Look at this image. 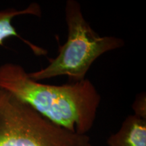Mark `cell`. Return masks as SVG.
Wrapping results in <instances>:
<instances>
[{
	"instance_id": "cell-1",
	"label": "cell",
	"mask_w": 146,
	"mask_h": 146,
	"mask_svg": "<svg viewBox=\"0 0 146 146\" xmlns=\"http://www.w3.org/2000/svg\"><path fill=\"white\" fill-rule=\"evenodd\" d=\"M0 87L27 103L55 125L79 135L92 129L101 96L92 82L52 85L36 81L21 65L0 66Z\"/></svg>"
},
{
	"instance_id": "cell-2",
	"label": "cell",
	"mask_w": 146,
	"mask_h": 146,
	"mask_svg": "<svg viewBox=\"0 0 146 146\" xmlns=\"http://www.w3.org/2000/svg\"><path fill=\"white\" fill-rule=\"evenodd\" d=\"M68 29L66 41L45 68L28 73L36 81L67 76L73 82L84 80L91 65L102 55L121 48L125 41L114 36H100L91 28L82 12L81 4L68 0L65 6Z\"/></svg>"
},
{
	"instance_id": "cell-3",
	"label": "cell",
	"mask_w": 146,
	"mask_h": 146,
	"mask_svg": "<svg viewBox=\"0 0 146 146\" xmlns=\"http://www.w3.org/2000/svg\"><path fill=\"white\" fill-rule=\"evenodd\" d=\"M0 146H91L87 135L70 132L0 87Z\"/></svg>"
},
{
	"instance_id": "cell-4",
	"label": "cell",
	"mask_w": 146,
	"mask_h": 146,
	"mask_svg": "<svg viewBox=\"0 0 146 146\" xmlns=\"http://www.w3.org/2000/svg\"><path fill=\"white\" fill-rule=\"evenodd\" d=\"M108 146H146V119L129 115L117 132L107 140Z\"/></svg>"
},
{
	"instance_id": "cell-5",
	"label": "cell",
	"mask_w": 146,
	"mask_h": 146,
	"mask_svg": "<svg viewBox=\"0 0 146 146\" xmlns=\"http://www.w3.org/2000/svg\"><path fill=\"white\" fill-rule=\"evenodd\" d=\"M25 14L41 16V7L38 3H32L24 10H17L14 8H8L6 10L0 11V46L4 45L5 39L12 37V36H16L25 42L36 56L45 55L47 54L46 50L42 47L36 46L29 41L23 39L18 33L16 29L12 25V21L14 17L20 15H25Z\"/></svg>"
},
{
	"instance_id": "cell-6",
	"label": "cell",
	"mask_w": 146,
	"mask_h": 146,
	"mask_svg": "<svg viewBox=\"0 0 146 146\" xmlns=\"http://www.w3.org/2000/svg\"><path fill=\"white\" fill-rule=\"evenodd\" d=\"M132 108L135 116L146 119V96L145 93H141L137 96L133 103Z\"/></svg>"
}]
</instances>
